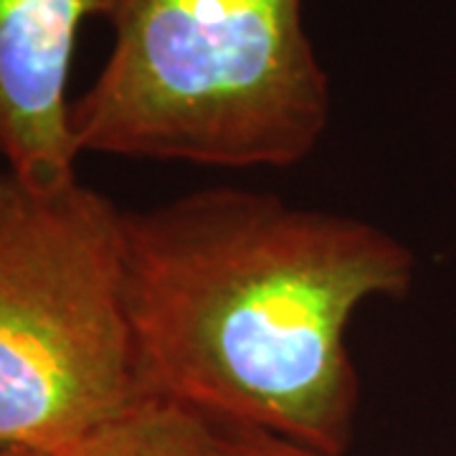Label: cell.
Segmentation results:
<instances>
[{
  "label": "cell",
  "instance_id": "2",
  "mask_svg": "<svg viewBox=\"0 0 456 456\" xmlns=\"http://www.w3.org/2000/svg\"><path fill=\"white\" fill-rule=\"evenodd\" d=\"M305 0H94L112 49L71 102L79 155L292 167L320 145L330 79Z\"/></svg>",
  "mask_w": 456,
  "mask_h": 456
},
{
  "label": "cell",
  "instance_id": "4",
  "mask_svg": "<svg viewBox=\"0 0 456 456\" xmlns=\"http://www.w3.org/2000/svg\"><path fill=\"white\" fill-rule=\"evenodd\" d=\"M94 0H0V160L31 185L77 178L69 71Z\"/></svg>",
  "mask_w": 456,
  "mask_h": 456
},
{
  "label": "cell",
  "instance_id": "1",
  "mask_svg": "<svg viewBox=\"0 0 456 456\" xmlns=\"http://www.w3.org/2000/svg\"><path fill=\"white\" fill-rule=\"evenodd\" d=\"M416 261L388 231L244 188L122 213V284L147 401L345 456L358 413L347 327L403 297Z\"/></svg>",
  "mask_w": 456,
  "mask_h": 456
},
{
  "label": "cell",
  "instance_id": "7",
  "mask_svg": "<svg viewBox=\"0 0 456 456\" xmlns=\"http://www.w3.org/2000/svg\"><path fill=\"white\" fill-rule=\"evenodd\" d=\"M0 456H49V454H36V452H23V449H0Z\"/></svg>",
  "mask_w": 456,
  "mask_h": 456
},
{
  "label": "cell",
  "instance_id": "3",
  "mask_svg": "<svg viewBox=\"0 0 456 456\" xmlns=\"http://www.w3.org/2000/svg\"><path fill=\"white\" fill-rule=\"evenodd\" d=\"M122 213L79 178L0 175V449L66 456L147 403Z\"/></svg>",
  "mask_w": 456,
  "mask_h": 456
},
{
  "label": "cell",
  "instance_id": "6",
  "mask_svg": "<svg viewBox=\"0 0 456 456\" xmlns=\"http://www.w3.org/2000/svg\"><path fill=\"white\" fill-rule=\"evenodd\" d=\"M213 428L218 436L221 456H327L261 428H244V426H213Z\"/></svg>",
  "mask_w": 456,
  "mask_h": 456
},
{
  "label": "cell",
  "instance_id": "5",
  "mask_svg": "<svg viewBox=\"0 0 456 456\" xmlns=\"http://www.w3.org/2000/svg\"><path fill=\"white\" fill-rule=\"evenodd\" d=\"M66 456H221L206 419L185 408L147 401L102 428Z\"/></svg>",
  "mask_w": 456,
  "mask_h": 456
}]
</instances>
